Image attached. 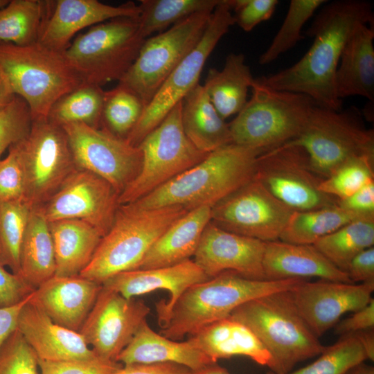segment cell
<instances>
[{
  "label": "cell",
  "mask_w": 374,
  "mask_h": 374,
  "mask_svg": "<svg viewBox=\"0 0 374 374\" xmlns=\"http://www.w3.org/2000/svg\"><path fill=\"white\" fill-rule=\"evenodd\" d=\"M374 244V219L353 220L320 238L312 245L339 269L346 270L352 259Z\"/></svg>",
  "instance_id": "36"
},
{
  "label": "cell",
  "mask_w": 374,
  "mask_h": 374,
  "mask_svg": "<svg viewBox=\"0 0 374 374\" xmlns=\"http://www.w3.org/2000/svg\"><path fill=\"white\" fill-rule=\"evenodd\" d=\"M303 278L253 280L226 271L188 287L173 305L160 334L179 341L227 318L242 304L276 292L290 290Z\"/></svg>",
  "instance_id": "3"
},
{
  "label": "cell",
  "mask_w": 374,
  "mask_h": 374,
  "mask_svg": "<svg viewBox=\"0 0 374 374\" xmlns=\"http://www.w3.org/2000/svg\"><path fill=\"white\" fill-rule=\"evenodd\" d=\"M145 39L139 17H118L79 35L63 54L82 82L102 87L127 73Z\"/></svg>",
  "instance_id": "9"
},
{
  "label": "cell",
  "mask_w": 374,
  "mask_h": 374,
  "mask_svg": "<svg viewBox=\"0 0 374 374\" xmlns=\"http://www.w3.org/2000/svg\"><path fill=\"white\" fill-rule=\"evenodd\" d=\"M193 374H231L226 368L216 363L206 366L202 369L193 372Z\"/></svg>",
  "instance_id": "57"
},
{
  "label": "cell",
  "mask_w": 374,
  "mask_h": 374,
  "mask_svg": "<svg viewBox=\"0 0 374 374\" xmlns=\"http://www.w3.org/2000/svg\"><path fill=\"white\" fill-rule=\"evenodd\" d=\"M346 274L352 283L374 281V247L361 251L350 262Z\"/></svg>",
  "instance_id": "52"
},
{
  "label": "cell",
  "mask_w": 374,
  "mask_h": 374,
  "mask_svg": "<svg viewBox=\"0 0 374 374\" xmlns=\"http://www.w3.org/2000/svg\"><path fill=\"white\" fill-rule=\"evenodd\" d=\"M9 1V0H0V10L5 7Z\"/></svg>",
  "instance_id": "59"
},
{
  "label": "cell",
  "mask_w": 374,
  "mask_h": 374,
  "mask_svg": "<svg viewBox=\"0 0 374 374\" xmlns=\"http://www.w3.org/2000/svg\"><path fill=\"white\" fill-rule=\"evenodd\" d=\"M251 89L229 130L233 143L264 152L295 139L317 105L306 95L273 89L256 78Z\"/></svg>",
  "instance_id": "7"
},
{
  "label": "cell",
  "mask_w": 374,
  "mask_h": 374,
  "mask_svg": "<svg viewBox=\"0 0 374 374\" xmlns=\"http://www.w3.org/2000/svg\"><path fill=\"white\" fill-rule=\"evenodd\" d=\"M362 218L364 217L337 204L312 210L294 211L279 240L298 244H313L345 224Z\"/></svg>",
  "instance_id": "35"
},
{
  "label": "cell",
  "mask_w": 374,
  "mask_h": 374,
  "mask_svg": "<svg viewBox=\"0 0 374 374\" xmlns=\"http://www.w3.org/2000/svg\"><path fill=\"white\" fill-rule=\"evenodd\" d=\"M184 130L193 144L210 153L232 143L229 124L217 113L204 85L197 84L184 98Z\"/></svg>",
  "instance_id": "31"
},
{
  "label": "cell",
  "mask_w": 374,
  "mask_h": 374,
  "mask_svg": "<svg viewBox=\"0 0 374 374\" xmlns=\"http://www.w3.org/2000/svg\"><path fill=\"white\" fill-rule=\"evenodd\" d=\"M48 224L55 251V276L79 275L91 262L103 235L81 220H60Z\"/></svg>",
  "instance_id": "30"
},
{
  "label": "cell",
  "mask_w": 374,
  "mask_h": 374,
  "mask_svg": "<svg viewBox=\"0 0 374 374\" xmlns=\"http://www.w3.org/2000/svg\"><path fill=\"white\" fill-rule=\"evenodd\" d=\"M256 336L271 355L270 371H292L294 366L319 355L325 347L300 315L290 290L249 301L229 316Z\"/></svg>",
  "instance_id": "4"
},
{
  "label": "cell",
  "mask_w": 374,
  "mask_h": 374,
  "mask_svg": "<svg viewBox=\"0 0 374 374\" xmlns=\"http://www.w3.org/2000/svg\"><path fill=\"white\" fill-rule=\"evenodd\" d=\"M33 294L15 305L0 308V349L8 337L17 329L21 310Z\"/></svg>",
  "instance_id": "54"
},
{
  "label": "cell",
  "mask_w": 374,
  "mask_h": 374,
  "mask_svg": "<svg viewBox=\"0 0 374 374\" xmlns=\"http://www.w3.org/2000/svg\"><path fill=\"white\" fill-rule=\"evenodd\" d=\"M212 12L194 14L168 30L148 37L118 84L135 93L145 108L170 73L198 44Z\"/></svg>",
  "instance_id": "12"
},
{
  "label": "cell",
  "mask_w": 374,
  "mask_h": 374,
  "mask_svg": "<svg viewBox=\"0 0 374 374\" xmlns=\"http://www.w3.org/2000/svg\"><path fill=\"white\" fill-rule=\"evenodd\" d=\"M123 365L172 363L193 372L213 362L189 337L178 341L154 331L144 321L116 359Z\"/></svg>",
  "instance_id": "26"
},
{
  "label": "cell",
  "mask_w": 374,
  "mask_h": 374,
  "mask_svg": "<svg viewBox=\"0 0 374 374\" xmlns=\"http://www.w3.org/2000/svg\"><path fill=\"white\" fill-rule=\"evenodd\" d=\"M210 279L190 259L179 264L158 268L127 271L116 274L102 285L126 299L145 294L157 290L170 293L168 301L156 303L158 322L162 328L167 323L170 311L181 295L190 286Z\"/></svg>",
  "instance_id": "21"
},
{
  "label": "cell",
  "mask_w": 374,
  "mask_h": 374,
  "mask_svg": "<svg viewBox=\"0 0 374 374\" xmlns=\"http://www.w3.org/2000/svg\"><path fill=\"white\" fill-rule=\"evenodd\" d=\"M150 312L143 301L103 286L79 332L98 357L116 362Z\"/></svg>",
  "instance_id": "18"
},
{
  "label": "cell",
  "mask_w": 374,
  "mask_h": 374,
  "mask_svg": "<svg viewBox=\"0 0 374 374\" xmlns=\"http://www.w3.org/2000/svg\"><path fill=\"white\" fill-rule=\"evenodd\" d=\"M20 276L37 289L55 276L56 262L49 224L38 208L31 210L22 240Z\"/></svg>",
  "instance_id": "33"
},
{
  "label": "cell",
  "mask_w": 374,
  "mask_h": 374,
  "mask_svg": "<svg viewBox=\"0 0 374 374\" xmlns=\"http://www.w3.org/2000/svg\"><path fill=\"white\" fill-rule=\"evenodd\" d=\"M32 209L24 200L0 202V265L19 276L20 249Z\"/></svg>",
  "instance_id": "39"
},
{
  "label": "cell",
  "mask_w": 374,
  "mask_h": 374,
  "mask_svg": "<svg viewBox=\"0 0 374 374\" xmlns=\"http://www.w3.org/2000/svg\"><path fill=\"white\" fill-rule=\"evenodd\" d=\"M183 100L138 145L141 170L118 197L120 205L134 202L203 161L209 153L197 148L182 125Z\"/></svg>",
  "instance_id": "10"
},
{
  "label": "cell",
  "mask_w": 374,
  "mask_h": 374,
  "mask_svg": "<svg viewBox=\"0 0 374 374\" xmlns=\"http://www.w3.org/2000/svg\"><path fill=\"white\" fill-rule=\"evenodd\" d=\"M53 1L11 0L0 10V42L17 46L35 44Z\"/></svg>",
  "instance_id": "34"
},
{
  "label": "cell",
  "mask_w": 374,
  "mask_h": 374,
  "mask_svg": "<svg viewBox=\"0 0 374 374\" xmlns=\"http://www.w3.org/2000/svg\"><path fill=\"white\" fill-rule=\"evenodd\" d=\"M33 294L21 310L17 329L38 359L66 361L98 357L79 332L54 323L34 300Z\"/></svg>",
  "instance_id": "23"
},
{
  "label": "cell",
  "mask_w": 374,
  "mask_h": 374,
  "mask_svg": "<svg viewBox=\"0 0 374 374\" xmlns=\"http://www.w3.org/2000/svg\"><path fill=\"white\" fill-rule=\"evenodd\" d=\"M76 166L107 181L121 195L139 174L142 152L104 129L82 123L62 126Z\"/></svg>",
  "instance_id": "16"
},
{
  "label": "cell",
  "mask_w": 374,
  "mask_h": 374,
  "mask_svg": "<svg viewBox=\"0 0 374 374\" xmlns=\"http://www.w3.org/2000/svg\"><path fill=\"white\" fill-rule=\"evenodd\" d=\"M341 208L364 218H374V181L350 196L337 200Z\"/></svg>",
  "instance_id": "50"
},
{
  "label": "cell",
  "mask_w": 374,
  "mask_h": 374,
  "mask_svg": "<svg viewBox=\"0 0 374 374\" xmlns=\"http://www.w3.org/2000/svg\"><path fill=\"white\" fill-rule=\"evenodd\" d=\"M374 181V157L352 159L322 179L319 188L337 200L345 199Z\"/></svg>",
  "instance_id": "43"
},
{
  "label": "cell",
  "mask_w": 374,
  "mask_h": 374,
  "mask_svg": "<svg viewBox=\"0 0 374 374\" xmlns=\"http://www.w3.org/2000/svg\"><path fill=\"white\" fill-rule=\"evenodd\" d=\"M255 178L294 211H308L337 204L321 192L322 181L301 146L290 142L266 151L257 159Z\"/></svg>",
  "instance_id": "14"
},
{
  "label": "cell",
  "mask_w": 374,
  "mask_h": 374,
  "mask_svg": "<svg viewBox=\"0 0 374 374\" xmlns=\"http://www.w3.org/2000/svg\"><path fill=\"white\" fill-rule=\"evenodd\" d=\"M374 328V299L354 314L335 325V333L341 336L354 334Z\"/></svg>",
  "instance_id": "51"
},
{
  "label": "cell",
  "mask_w": 374,
  "mask_h": 374,
  "mask_svg": "<svg viewBox=\"0 0 374 374\" xmlns=\"http://www.w3.org/2000/svg\"><path fill=\"white\" fill-rule=\"evenodd\" d=\"M234 12L235 24L245 32H250L258 24L270 19L278 0H229Z\"/></svg>",
  "instance_id": "48"
},
{
  "label": "cell",
  "mask_w": 374,
  "mask_h": 374,
  "mask_svg": "<svg viewBox=\"0 0 374 374\" xmlns=\"http://www.w3.org/2000/svg\"><path fill=\"white\" fill-rule=\"evenodd\" d=\"M15 96L6 75L0 69V112L6 107Z\"/></svg>",
  "instance_id": "56"
},
{
  "label": "cell",
  "mask_w": 374,
  "mask_h": 374,
  "mask_svg": "<svg viewBox=\"0 0 374 374\" xmlns=\"http://www.w3.org/2000/svg\"><path fill=\"white\" fill-rule=\"evenodd\" d=\"M0 69L14 93L27 103L32 121L48 118L55 102L82 82L63 53L38 42L27 46L0 42Z\"/></svg>",
  "instance_id": "6"
},
{
  "label": "cell",
  "mask_w": 374,
  "mask_h": 374,
  "mask_svg": "<svg viewBox=\"0 0 374 374\" xmlns=\"http://www.w3.org/2000/svg\"><path fill=\"white\" fill-rule=\"evenodd\" d=\"M189 337L214 363L244 356L260 365L271 366V355L260 341L247 326L229 317L204 326Z\"/></svg>",
  "instance_id": "28"
},
{
  "label": "cell",
  "mask_w": 374,
  "mask_h": 374,
  "mask_svg": "<svg viewBox=\"0 0 374 374\" xmlns=\"http://www.w3.org/2000/svg\"><path fill=\"white\" fill-rule=\"evenodd\" d=\"M319 355L312 363L295 371L276 373L269 371L266 374H344L367 359L355 334L341 336L337 342L325 347Z\"/></svg>",
  "instance_id": "42"
},
{
  "label": "cell",
  "mask_w": 374,
  "mask_h": 374,
  "mask_svg": "<svg viewBox=\"0 0 374 374\" xmlns=\"http://www.w3.org/2000/svg\"><path fill=\"white\" fill-rule=\"evenodd\" d=\"M373 23L371 2L327 1L305 32V36L313 38L305 54L293 65L256 79L271 89L302 93L319 106L341 110L342 100L337 96L335 78L341 53L359 25Z\"/></svg>",
  "instance_id": "1"
},
{
  "label": "cell",
  "mask_w": 374,
  "mask_h": 374,
  "mask_svg": "<svg viewBox=\"0 0 374 374\" xmlns=\"http://www.w3.org/2000/svg\"><path fill=\"white\" fill-rule=\"evenodd\" d=\"M265 280L318 277L321 280L353 283L346 272L330 262L312 244L281 240L266 242L262 258Z\"/></svg>",
  "instance_id": "25"
},
{
  "label": "cell",
  "mask_w": 374,
  "mask_h": 374,
  "mask_svg": "<svg viewBox=\"0 0 374 374\" xmlns=\"http://www.w3.org/2000/svg\"><path fill=\"white\" fill-rule=\"evenodd\" d=\"M38 364L41 374H113L123 366L100 357L66 361L38 359Z\"/></svg>",
  "instance_id": "46"
},
{
  "label": "cell",
  "mask_w": 374,
  "mask_h": 374,
  "mask_svg": "<svg viewBox=\"0 0 374 374\" xmlns=\"http://www.w3.org/2000/svg\"><path fill=\"white\" fill-rule=\"evenodd\" d=\"M235 24L229 0H220L196 46L168 77L126 139L138 146L171 109L198 84L204 66L221 38Z\"/></svg>",
  "instance_id": "13"
},
{
  "label": "cell",
  "mask_w": 374,
  "mask_h": 374,
  "mask_svg": "<svg viewBox=\"0 0 374 374\" xmlns=\"http://www.w3.org/2000/svg\"><path fill=\"white\" fill-rule=\"evenodd\" d=\"M31 125L32 117L27 103L16 96L0 112V159L7 148L27 136Z\"/></svg>",
  "instance_id": "45"
},
{
  "label": "cell",
  "mask_w": 374,
  "mask_h": 374,
  "mask_svg": "<svg viewBox=\"0 0 374 374\" xmlns=\"http://www.w3.org/2000/svg\"><path fill=\"white\" fill-rule=\"evenodd\" d=\"M113 374H193L189 368L172 363L123 365Z\"/></svg>",
  "instance_id": "53"
},
{
  "label": "cell",
  "mask_w": 374,
  "mask_h": 374,
  "mask_svg": "<svg viewBox=\"0 0 374 374\" xmlns=\"http://www.w3.org/2000/svg\"><path fill=\"white\" fill-rule=\"evenodd\" d=\"M139 4L129 1L114 6L97 0L53 1L39 41L42 45L63 53L78 31L118 17H139Z\"/></svg>",
  "instance_id": "22"
},
{
  "label": "cell",
  "mask_w": 374,
  "mask_h": 374,
  "mask_svg": "<svg viewBox=\"0 0 374 374\" xmlns=\"http://www.w3.org/2000/svg\"><path fill=\"white\" fill-rule=\"evenodd\" d=\"M290 143L305 150L323 179L352 159L374 157V132L366 127L355 106L334 110L315 105L300 134Z\"/></svg>",
  "instance_id": "8"
},
{
  "label": "cell",
  "mask_w": 374,
  "mask_h": 374,
  "mask_svg": "<svg viewBox=\"0 0 374 374\" xmlns=\"http://www.w3.org/2000/svg\"><path fill=\"white\" fill-rule=\"evenodd\" d=\"M220 0H141L139 26L147 39L196 13L213 12Z\"/></svg>",
  "instance_id": "38"
},
{
  "label": "cell",
  "mask_w": 374,
  "mask_h": 374,
  "mask_svg": "<svg viewBox=\"0 0 374 374\" xmlns=\"http://www.w3.org/2000/svg\"><path fill=\"white\" fill-rule=\"evenodd\" d=\"M188 211L180 206L145 210L119 205L111 229L79 275L103 284L116 274L139 269L157 239Z\"/></svg>",
  "instance_id": "5"
},
{
  "label": "cell",
  "mask_w": 374,
  "mask_h": 374,
  "mask_svg": "<svg viewBox=\"0 0 374 374\" xmlns=\"http://www.w3.org/2000/svg\"><path fill=\"white\" fill-rule=\"evenodd\" d=\"M254 80L244 55L231 53L222 70H208L204 87L217 113L225 120L243 108Z\"/></svg>",
  "instance_id": "32"
},
{
  "label": "cell",
  "mask_w": 374,
  "mask_h": 374,
  "mask_svg": "<svg viewBox=\"0 0 374 374\" xmlns=\"http://www.w3.org/2000/svg\"><path fill=\"white\" fill-rule=\"evenodd\" d=\"M326 0H291L289 8L277 33L268 48L260 55L261 65L275 61L304 38L302 28Z\"/></svg>",
  "instance_id": "40"
},
{
  "label": "cell",
  "mask_w": 374,
  "mask_h": 374,
  "mask_svg": "<svg viewBox=\"0 0 374 374\" xmlns=\"http://www.w3.org/2000/svg\"><path fill=\"white\" fill-rule=\"evenodd\" d=\"M265 242L225 231L210 221L193 260L210 278L233 271L247 278L265 280Z\"/></svg>",
  "instance_id": "20"
},
{
  "label": "cell",
  "mask_w": 374,
  "mask_h": 374,
  "mask_svg": "<svg viewBox=\"0 0 374 374\" xmlns=\"http://www.w3.org/2000/svg\"><path fill=\"white\" fill-rule=\"evenodd\" d=\"M105 91L100 86L82 82L55 102L48 118L60 126L82 123L99 128Z\"/></svg>",
  "instance_id": "37"
},
{
  "label": "cell",
  "mask_w": 374,
  "mask_h": 374,
  "mask_svg": "<svg viewBox=\"0 0 374 374\" xmlns=\"http://www.w3.org/2000/svg\"><path fill=\"white\" fill-rule=\"evenodd\" d=\"M294 211L254 178L211 207L218 227L263 242L278 240Z\"/></svg>",
  "instance_id": "15"
},
{
  "label": "cell",
  "mask_w": 374,
  "mask_h": 374,
  "mask_svg": "<svg viewBox=\"0 0 374 374\" xmlns=\"http://www.w3.org/2000/svg\"><path fill=\"white\" fill-rule=\"evenodd\" d=\"M344 374H374V367L363 362L352 366Z\"/></svg>",
  "instance_id": "58"
},
{
  "label": "cell",
  "mask_w": 374,
  "mask_h": 374,
  "mask_svg": "<svg viewBox=\"0 0 374 374\" xmlns=\"http://www.w3.org/2000/svg\"><path fill=\"white\" fill-rule=\"evenodd\" d=\"M367 359L374 360V330L368 329L356 333Z\"/></svg>",
  "instance_id": "55"
},
{
  "label": "cell",
  "mask_w": 374,
  "mask_h": 374,
  "mask_svg": "<svg viewBox=\"0 0 374 374\" xmlns=\"http://www.w3.org/2000/svg\"><path fill=\"white\" fill-rule=\"evenodd\" d=\"M102 287L80 275L53 276L35 290L33 299L54 323L79 332Z\"/></svg>",
  "instance_id": "24"
},
{
  "label": "cell",
  "mask_w": 374,
  "mask_h": 374,
  "mask_svg": "<svg viewBox=\"0 0 374 374\" xmlns=\"http://www.w3.org/2000/svg\"><path fill=\"white\" fill-rule=\"evenodd\" d=\"M264 152L229 143L210 152L200 163L132 204L139 209L180 206L190 211L212 207L251 180Z\"/></svg>",
  "instance_id": "2"
},
{
  "label": "cell",
  "mask_w": 374,
  "mask_h": 374,
  "mask_svg": "<svg viewBox=\"0 0 374 374\" xmlns=\"http://www.w3.org/2000/svg\"><path fill=\"white\" fill-rule=\"evenodd\" d=\"M38 359L16 329L0 349V374H39Z\"/></svg>",
  "instance_id": "44"
},
{
  "label": "cell",
  "mask_w": 374,
  "mask_h": 374,
  "mask_svg": "<svg viewBox=\"0 0 374 374\" xmlns=\"http://www.w3.org/2000/svg\"><path fill=\"white\" fill-rule=\"evenodd\" d=\"M35 290L20 276L8 271L0 265V308L15 305Z\"/></svg>",
  "instance_id": "49"
},
{
  "label": "cell",
  "mask_w": 374,
  "mask_h": 374,
  "mask_svg": "<svg viewBox=\"0 0 374 374\" xmlns=\"http://www.w3.org/2000/svg\"><path fill=\"white\" fill-rule=\"evenodd\" d=\"M211 218V207L209 206L186 212L157 239L145 255L139 269L168 267L190 260L194 256Z\"/></svg>",
  "instance_id": "29"
},
{
  "label": "cell",
  "mask_w": 374,
  "mask_h": 374,
  "mask_svg": "<svg viewBox=\"0 0 374 374\" xmlns=\"http://www.w3.org/2000/svg\"><path fill=\"white\" fill-rule=\"evenodd\" d=\"M24 177L15 144L8 154L0 159V202L24 200Z\"/></svg>",
  "instance_id": "47"
},
{
  "label": "cell",
  "mask_w": 374,
  "mask_h": 374,
  "mask_svg": "<svg viewBox=\"0 0 374 374\" xmlns=\"http://www.w3.org/2000/svg\"><path fill=\"white\" fill-rule=\"evenodd\" d=\"M145 106L132 91L118 84L105 91L101 124L103 129L126 140L139 121Z\"/></svg>",
  "instance_id": "41"
},
{
  "label": "cell",
  "mask_w": 374,
  "mask_h": 374,
  "mask_svg": "<svg viewBox=\"0 0 374 374\" xmlns=\"http://www.w3.org/2000/svg\"><path fill=\"white\" fill-rule=\"evenodd\" d=\"M24 177V201L46 203L78 168L62 126L48 118L33 120L27 136L15 144Z\"/></svg>",
  "instance_id": "11"
},
{
  "label": "cell",
  "mask_w": 374,
  "mask_h": 374,
  "mask_svg": "<svg viewBox=\"0 0 374 374\" xmlns=\"http://www.w3.org/2000/svg\"><path fill=\"white\" fill-rule=\"evenodd\" d=\"M118 197L107 181L77 168L57 192L37 208L48 222L81 220L94 226L103 237L114 222L120 205Z\"/></svg>",
  "instance_id": "17"
},
{
  "label": "cell",
  "mask_w": 374,
  "mask_h": 374,
  "mask_svg": "<svg viewBox=\"0 0 374 374\" xmlns=\"http://www.w3.org/2000/svg\"><path fill=\"white\" fill-rule=\"evenodd\" d=\"M374 281L355 285L321 280L301 282L290 290L303 319L318 337L335 326L344 314L365 307L373 299Z\"/></svg>",
  "instance_id": "19"
},
{
  "label": "cell",
  "mask_w": 374,
  "mask_h": 374,
  "mask_svg": "<svg viewBox=\"0 0 374 374\" xmlns=\"http://www.w3.org/2000/svg\"><path fill=\"white\" fill-rule=\"evenodd\" d=\"M374 28L361 24L353 33L341 53L335 73L338 98L359 96L374 102Z\"/></svg>",
  "instance_id": "27"
}]
</instances>
